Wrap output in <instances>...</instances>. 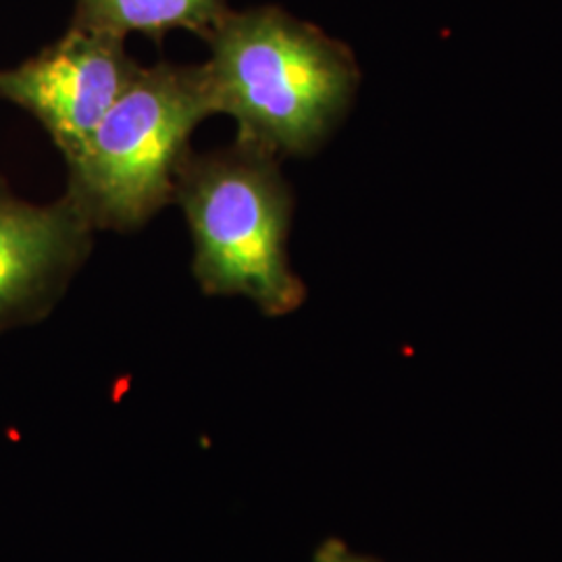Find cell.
Instances as JSON below:
<instances>
[{
	"mask_svg": "<svg viewBox=\"0 0 562 562\" xmlns=\"http://www.w3.org/2000/svg\"><path fill=\"white\" fill-rule=\"evenodd\" d=\"M204 41L215 115L236 121V142L276 159L322 144L357 86V65L340 42L278 7L227 11Z\"/></svg>",
	"mask_w": 562,
	"mask_h": 562,
	"instance_id": "cell-1",
	"label": "cell"
},
{
	"mask_svg": "<svg viewBox=\"0 0 562 562\" xmlns=\"http://www.w3.org/2000/svg\"><path fill=\"white\" fill-rule=\"evenodd\" d=\"M192 273L209 296H241L271 317L296 311L304 285L288 261L292 194L278 159L234 142L190 153L176 178Z\"/></svg>",
	"mask_w": 562,
	"mask_h": 562,
	"instance_id": "cell-2",
	"label": "cell"
},
{
	"mask_svg": "<svg viewBox=\"0 0 562 562\" xmlns=\"http://www.w3.org/2000/svg\"><path fill=\"white\" fill-rule=\"evenodd\" d=\"M211 115L202 65H140L92 136L65 161V196L94 232L140 229L173 204L190 138Z\"/></svg>",
	"mask_w": 562,
	"mask_h": 562,
	"instance_id": "cell-3",
	"label": "cell"
},
{
	"mask_svg": "<svg viewBox=\"0 0 562 562\" xmlns=\"http://www.w3.org/2000/svg\"><path fill=\"white\" fill-rule=\"evenodd\" d=\"M138 69L125 41L71 23L38 55L0 69V101L38 121L67 161L92 136Z\"/></svg>",
	"mask_w": 562,
	"mask_h": 562,
	"instance_id": "cell-4",
	"label": "cell"
},
{
	"mask_svg": "<svg viewBox=\"0 0 562 562\" xmlns=\"http://www.w3.org/2000/svg\"><path fill=\"white\" fill-rule=\"evenodd\" d=\"M92 246L94 229L65 194L36 204L0 183V331L50 313Z\"/></svg>",
	"mask_w": 562,
	"mask_h": 562,
	"instance_id": "cell-5",
	"label": "cell"
},
{
	"mask_svg": "<svg viewBox=\"0 0 562 562\" xmlns=\"http://www.w3.org/2000/svg\"><path fill=\"white\" fill-rule=\"evenodd\" d=\"M227 11V0H76L74 25L121 41L144 34L159 42L173 30L204 38Z\"/></svg>",
	"mask_w": 562,
	"mask_h": 562,
	"instance_id": "cell-6",
	"label": "cell"
},
{
	"mask_svg": "<svg viewBox=\"0 0 562 562\" xmlns=\"http://www.w3.org/2000/svg\"><path fill=\"white\" fill-rule=\"evenodd\" d=\"M317 562H373L369 561V559H362V557H357V554H352L348 548H344L341 543H325L322 548V552H319V557H317Z\"/></svg>",
	"mask_w": 562,
	"mask_h": 562,
	"instance_id": "cell-7",
	"label": "cell"
}]
</instances>
